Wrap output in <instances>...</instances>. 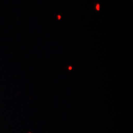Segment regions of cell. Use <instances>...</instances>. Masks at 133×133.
<instances>
[{
	"instance_id": "6da1fadb",
	"label": "cell",
	"mask_w": 133,
	"mask_h": 133,
	"mask_svg": "<svg viewBox=\"0 0 133 133\" xmlns=\"http://www.w3.org/2000/svg\"><path fill=\"white\" fill-rule=\"evenodd\" d=\"M96 10H97L98 11L100 10V5H99V4H97V5H96Z\"/></svg>"
},
{
	"instance_id": "7a4b0ae2",
	"label": "cell",
	"mask_w": 133,
	"mask_h": 133,
	"mask_svg": "<svg viewBox=\"0 0 133 133\" xmlns=\"http://www.w3.org/2000/svg\"><path fill=\"white\" fill-rule=\"evenodd\" d=\"M61 18V16L60 15H58V19L60 20Z\"/></svg>"
}]
</instances>
